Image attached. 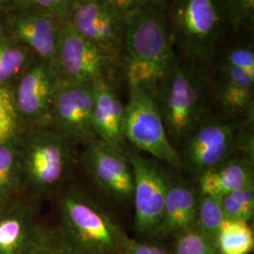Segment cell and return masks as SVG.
Listing matches in <instances>:
<instances>
[{"label":"cell","mask_w":254,"mask_h":254,"mask_svg":"<svg viewBox=\"0 0 254 254\" xmlns=\"http://www.w3.org/2000/svg\"><path fill=\"white\" fill-rule=\"evenodd\" d=\"M165 0H148L124 12L121 62L129 89L154 93L176 59Z\"/></svg>","instance_id":"cell-1"},{"label":"cell","mask_w":254,"mask_h":254,"mask_svg":"<svg viewBox=\"0 0 254 254\" xmlns=\"http://www.w3.org/2000/svg\"><path fill=\"white\" fill-rule=\"evenodd\" d=\"M61 224L57 230L61 254H119L127 239L114 219L78 188L60 200Z\"/></svg>","instance_id":"cell-2"},{"label":"cell","mask_w":254,"mask_h":254,"mask_svg":"<svg viewBox=\"0 0 254 254\" xmlns=\"http://www.w3.org/2000/svg\"><path fill=\"white\" fill-rule=\"evenodd\" d=\"M167 14L173 47L183 61L207 68L229 27L222 0H172Z\"/></svg>","instance_id":"cell-3"},{"label":"cell","mask_w":254,"mask_h":254,"mask_svg":"<svg viewBox=\"0 0 254 254\" xmlns=\"http://www.w3.org/2000/svg\"><path fill=\"white\" fill-rule=\"evenodd\" d=\"M208 90L206 68L176 56L153 93L170 138L186 139L207 120Z\"/></svg>","instance_id":"cell-4"},{"label":"cell","mask_w":254,"mask_h":254,"mask_svg":"<svg viewBox=\"0 0 254 254\" xmlns=\"http://www.w3.org/2000/svg\"><path fill=\"white\" fill-rule=\"evenodd\" d=\"M18 141L23 192L40 196L52 190L73 160L74 143L48 126L22 129Z\"/></svg>","instance_id":"cell-5"},{"label":"cell","mask_w":254,"mask_h":254,"mask_svg":"<svg viewBox=\"0 0 254 254\" xmlns=\"http://www.w3.org/2000/svg\"><path fill=\"white\" fill-rule=\"evenodd\" d=\"M125 105L123 136L133 145L178 167L181 156L168 135L154 94L142 88L129 89Z\"/></svg>","instance_id":"cell-6"},{"label":"cell","mask_w":254,"mask_h":254,"mask_svg":"<svg viewBox=\"0 0 254 254\" xmlns=\"http://www.w3.org/2000/svg\"><path fill=\"white\" fill-rule=\"evenodd\" d=\"M0 254H61L57 231L21 197L0 209Z\"/></svg>","instance_id":"cell-7"},{"label":"cell","mask_w":254,"mask_h":254,"mask_svg":"<svg viewBox=\"0 0 254 254\" xmlns=\"http://www.w3.org/2000/svg\"><path fill=\"white\" fill-rule=\"evenodd\" d=\"M117 61L118 59L82 36L68 22L63 24L54 65L63 81L89 83L109 76Z\"/></svg>","instance_id":"cell-8"},{"label":"cell","mask_w":254,"mask_h":254,"mask_svg":"<svg viewBox=\"0 0 254 254\" xmlns=\"http://www.w3.org/2000/svg\"><path fill=\"white\" fill-rule=\"evenodd\" d=\"M53 65L35 59L13 84L22 129L48 126L55 94L62 84Z\"/></svg>","instance_id":"cell-9"},{"label":"cell","mask_w":254,"mask_h":254,"mask_svg":"<svg viewBox=\"0 0 254 254\" xmlns=\"http://www.w3.org/2000/svg\"><path fill=\"white\" fill-rule=\"evenodd\" d=\"M134 173L135 226L139 235H154L158 227L170 183L157 164L143 155L127 151Z\"/></svg>","instance_id":"cell-10"},{"label":"cell","mask_w":254,"mask_h":254,"mask_svg":"<svg viewBox=\"0 0 254 254\" xmlns=\"http://www.w3.org/2000/svg\"><path fill=\"white\" fill-rule=\"evenodd\" d=\"M93 86L62 82L54 96L48 127L75 142L88 144L96 136L92 127Z\"/></svg>","instance_id":"cell-11"},{"label":"cell","mask_w":254,"mask_h":254,"mask_svg":"<svg viewBox=\"0 0 254 254\" xmlns=\"http://www.w3.org/2000/svg\"><path fill=\"white\" fill-rule=\"evenodd\" d=\"M86 145L82 161L95 184L115 200L132 199L134 173L127 153L121 146L99 138Z\"/></svg>","instance_id":"cell-12"},{"label":"cell","mask_w":254,"mask_h":254,"mask_svg":"<svg viewBox=\"0 0 254 254\" xmlns=\"http://www.w3.org/2000/svg\"><path fill=\"white\" fill-rule=\"evenodd\" d=\"M82 36L120 59L124 12L108 0H75L66 20Z\"/></svg>","instance_id":"cell-13"},{"label":"cell","mask_w":254,"mask_h":254,"mask_svg":"<svg viewBox=\"0 0 254 254\" xmlns=\"http://www.w3.org/2000/svg\"><path fill=\"white\" fill-rule=\"evenodd\" d=\"M6 18L9 36L27 46L37 59L54 66L64 21L48 11L27 5L7 12Z\"/></svg>","instance_id":"cell-14"},{"label":"cell","mask_w":254,"mask_h":254,"mask_svg":"<svg viewBox=\"0 0 254 254\" xmlns=\"http://www.w3.org/2000/svg\"><path fill=\"white\" fill-rule=\"evenodd\" d=\"M236 139L234 124L207 119L185 139L184 160L200 175L230 157Z\"/></svg>","instance_id":"cell-15"},{"label":"cell","mask_w":254,"mask_h":254,"mask_svg":"<svg viewBox=\"0 0 254 254\" xmlns=\"http://www.w3.org/2000/svg\"><path fill=\"white\" fill-rule=\"evenodd\" d=\"M92 127L96 138L120 145L123 136L125 105L109 80L102 76L94 81Z\"/></svg>","instance_id":"cell-16"},{"label":"cell","mask_w":254,"mask_h":254,"mask_svg":"<svg viewBox=\"0 0 254 254\" xmlns=\"http://www.w3.org/2000/svg\"><path fill=\"white\" fill-rule=\"evenodd\" d=\"M199 198L190 186L179 183L170 185L164 204L161 221L154 235L167 236L194 226Z\"/></svg>","instance_id":"cell-17"},{"label":"cell","mask_w":254,"mask_h":254,"mask_svg":"<svg viewBox=\"0 0 254 254\" xmlns=\"http://www.w3.org/2000/svg\"><path fill=\"white\" fill-rule=\"evenodd\" d=\"M254 183L250 162L243 158H229L199 175L200 195L220 199L232 191Z\"/></svg>","instance_id":"cell-18"},{"label":"cell","mask_w":254,"mask_h":254,"mask_svg":"<svg viewBox=\"0 0 254 254\" xmlns=\"http://www.w3.org/2000/svg\"><path fill=\"white\" fill-rule=\"evenodd\" d=\"M254 77L245 71L218 64L217 98L229 114L244 113L253 107Z\"/></svg>","instance_id":"cell-19"},{"label":"cell","mask_w":254,"mask_h":254,"mask_svg":"<svg viewBox=\"0 0 254 254\" xmlns=\"http://www.w3.org/2000/svg\"><path fill=\"white\" fill-rule=\"evenodd\" d=\"M18 136L0 145V209L21 197Z\"/></svg>","instance_id":"cell-20"},{"label":"cell","mask_w":254,"mask_h":254,"mask_svg":"<svg viewBox=\"0 0 254 254\" xmlns=\"http://www.w3.org/2000/svg\"><path fill=\"white\" fill-rule=\"evenodd\" d=\"M35 59V55L13 37H1L0 85H13Z\"/></svg>","instance_id":"cell-21"},{"label":"cell","mask_w":254,"mask_h":254,"mask_svg":"<svg viewBox=\"0 0 254 254\" xmlns=\"http://www.w3.org/2000/svg\"><path fill=\"white\" fill-rule=\"evenodd\" d=\"M216 243L220 254H249L254 250V231L249 222L225 219Z\"/></svg>","instance_id":"cell-22"},{"label":"cell","mask_w":254,"mask_h":254,"mask_svg":"<svg viewBox=\"0 0 254 254\" xmlns=\"http://www.w3.org/2000/svg\"><path fill=\"white\" fill-rule=\"evenodd\" d=\"M219 200L226 219L250 222L254 218V183L228 193Z\"/></svg>","instance_id":"cell-23"},{"label":"cell","mask_w":254,"mask_h":254,"mask_svg":"<svg viewBox=\"0 0 254 254\" xmlns=\"http://www.w3.org/2000/svg\"><path fill=\"white\" fill-rule=\"evenodd\" d=\"M225 219L218 198L208 195H200L194 224L200 233L216 242L218 231Z\"/></svg>","instance_id":"cell-24"},{"label":"cell","mask_w":254,"mask_h":254,"mask_svg":"<svg viewBox=\"0 0 254 254\" xmlns=\"http://www.w3.org/2000/svg\"><path fill=\"white\" fill-rule=\"evenodd\" d=\"M21 130L13 85H0V145L18 136Z\"/></svg>","instance_id":"cell-25"},{"label":"cell","mask_w":254,"mask_h":254,"mask_svg":"<svg viewBox=\"0 0 254 254\" xmlns=\"http://www.w3.org/2000/svg\"><path fill=\"white\" fill-rule=\"evenodd\" d=\"M217 253L216 242L200 233L195 226L178 233L175 254H216Z\"/></svg>","instance_id":"cell-26"},{"label":"cell","mask_w":254,"mask_h":254,"mask_svg":"<svg viewBox=\"0 0 254 254\" xmlns=\"http://www.w3.org/2000/svg\"><path fill=\"white\" fill-rule=\"evenodd\" d=\"M229 27L251 32L254 27V0H222Z\"/></svg>","instance_id":"cell-27"},{"label":"cell","mask_w":254,"mask_h":254,"mask_svg":"<svg viewBox=\"0 0 254 254\" xmlns=\"http://www.w3.org/2000/svg\"><path fill=\"white\" fill-rule=\"evenodd\" d=\"M219 63L241 69L254 77V50L251 45L232 46L223 53Z\"/></svg>","instance_id":"cell-28"},{"label":"cell","mask_w":254,"mask_h":254,"mask_svg":"<svg viewBox=\"0 0 254 254\" xmlns=\"http://www.w3.org/2000/svg\"><path fill=\"white\" fill-rule=\"evenodd\" d=\"M27 6L48 11L66 22L73 6V0H22Z\"/></svg>","instance_id":"cell-29"},{"label":"cell","mask_w":254,"mask_h":254,"mask_svg":"<svg viewBox=\"0 0 254 254\" xmlns=\"http://www.w3.org/2000/svg\"><path fill=\"white\" fill-rule=\"evenodd\" d=\"M122 254H168V253L159 246L140 243L127 237L123 246Z\"/></svg>","instance_id":"cell-30"},{"label":"cell","mask_w":254,"mask_h":254,"mask_svg":"<svg viewBox=\"0 0 254 254\" xmlns=\"http://www.w3.org/2000/svg\"><path fill=\"white\" fill-rule=\"evenodd\" d=\"M112 5H114L122 12H126L129 9L135 8L137 5L146 2L148 0H108Z\"/></svg>","instance_id":"cell-31"},{"label":"cell","mask_w":254,"mask_h":254,"mask_svg":"<svg viewBox=\"0 0 254 254\" xmlns=\"http://www.w3.org/2000/svg\"><path fill=\"white\" fill-rule=\"evenodd\" d=\"M7 12L0 11V38L1 37L8 36L9 31L7 27V18H6Z\"/></svg>","instance_id":"cell-32"},{"label":"cell","mask_w":254,"mask_h":254,"mask_svg":"<svg viewBox=\"0 0 254 254\" xmlns=\"http://www.w3.org/2000/svg\"><path fill=\"white\" fill-rule=\"evenodd\" d=\"M73 1H75V0H73Z\"/></svg>","instance_id":"cell-33"},{"label":"cell","mask_w":254,"mask_h":254,"mask_svg":"<svg viewBox=\"0 0 254 254\" xmlns=\"http://www.w3.org/2000/svg\"><path fill=\"white\" fill-rule=\"evenodd\" d=\"M218 254V253H217V254Z\"/></svg>","instance_id":"cell-34"},{"label":"cell","mask_w":254,"mask_h":254,"mask_svg":"<svg viewBox=\"0 0 254 254\" xmlns=\"http://www.w3.org/2000/svg\"><path fill=\"white\" fill-rule=\"evenodd\" d=\"M165 1H166V0H165Z\"/></svg>","instance_id":"cell-35"}]
</instances>
